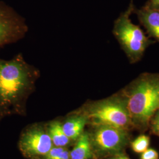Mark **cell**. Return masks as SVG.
I'll return each mask as SVG.
<instances>
[{
    "mask_svg": "<svg viewBox=\"0 0 159 159\" xmlns=\"http://www.w3.org/2000/svg\"><path fill=\"white\" fill-rule=\"evenodd\" d=\"M40 71L19 53L9 60L0 58V123L12 115L25 116L27 102L35 90Z\"/></svg>",
    "mask_w": 159,
    "mask_h": 159,
    "instance_id": "6da1fadb",
    "label": "cell"
},
{
    "mask_svg": "<svg viewBox=\"0 0 159 159\" xmlns=\"http://www.w3.org/2000/svg\"><path fill=\"white\" fill-rule=\"evenodd\" d=\"M121 90L133 129L144 133L148 130L150 120L159 109V73H142Z\"/></svg>",
    "mask_w": 159,
    "mask_h": 159,
    "instance_id": "7a4b0ae2",
    "label": "cell"
},
{
    "mask_svg": "<svg viewBox=\"0 0 159 159\" xmlns=\"http://www.w3.org/2000/svg\"><path fill=\"white\" fill-rule=\"evenodd\" d=\"M88 119V125H104L133 130L127 102L121 90L98 100H88L77 108Z\"/></svg>",
    "mask_w": 159,
    "mask_h": 159,
    "instance_id": "3957f363",
    "label": "cell"
},
{
    "mask_svg": "<svg viewBox=\"0 0 159 159\" xmlns=\"http://www.w3.org/2000/svg\"><path fill=\"white\" fill-rule=\"evenodd\" d=\"M134 8L133 0H131L127 10L115 20L112 30L130 64L140 61L148 48L156 43L132 22L130 16Z\"/></svg>",
    "mask_w": 159,
    "mask_h": 159,
    "instance_id": "277c9868",
    "label": "cell"
},
{
    "mask_svg": "<svg viewBox=\"0 0 159 159\" xmlns=\"http://www.w3.org/2000/svg\"><path fill=\"white\" fill-rule=\"evenodd\" d=\"M87 126L93 159H107L126 153L132 140L131 131L104 125Z\"/></svg>",
    "mask_w": 159,
    "mask_h": 159,
    "instance_id": "5b68a950",
    "label": "cell"
},
{
    "mask_svg": "<svg viewBox=\"0 0 159 159\" xmlns=\"http://www.w3.org/2000/svg\"><path fill=\"white\" fill-rule=\"evenodd\" d=\"M18 144L21 153L29 159L43 158L53 147L47 124L43 123L27 126L21 133Z\"/></svg>",
    "mask_w": 159,
    "mask_h": 159,
    "instance_id": "8992f818",
    "label": "cell"
},
{
    "mask_svg": "<svg viewBox=\"0 0 159 159\" xmlns=\"http://www.w3.org/2000/svg\"><path fill=\"white\" fill-rule=\"evenodd\" d=\"M28 30L23 18L0 3V48L23 39Z\"/></svg>",
    "mask_w": 159,
    "mask_h": 159,
    "instance_id": "52a82bcc",
    "label": "cell"
},
{
    "mask_svg": "<svg viewBox=\"0 0 159 159\" xmlns=\"http://www.w3.org/2000/svg\"><path fill=\"white\" fill-rule=\"evenodd\" d=\"M87 125V118L78 108L68 113L62 120L63 131L73 143L85 130Z\"/></svg>",
    "mask_w": 159,
    "mask_h": 159,
    "instance_id": "ba28073f",
    "label": "cell"
},
{
    "mask_svg": "<svg viewBox=\"0 0 159 159\" xmlns=\"http://www.w3.org/2000/svg\"><path fill=\"white\" fill-rule=\"evenodd\" d=\"M133 13L146 29L148 36L159 43V10L144 6L140 9L135 8Z\"/></svg>",
    "mask_w": 159,
    "mask_h": 159,
    "instance_id": "9c48e42d",
    "label": "cell"
},
{
    "mask_svg": "<svg viewBox=\"0 0 159 159\" xmlns=\"http://www.w3.org/2000/svg\"><path fill=\"white\" fill-rule=\"evenodd\" d=\"M46 124L53 146L69 148L74 144L64 133L62 127V120H53Z\"/></svg>",
    "mask_w": 159,
    "mask_h": 159,
    "instance_id": "30bf717a",
    "label": "cell"
},
{
    "mask_svg": "<svg viewBox=\"0 0 159 159\" xmlns=\"http://www.w3.org/2000/svg\"><path fill=\"white\" fill-rule=\"evenodd\" d=\"M73 145V149L70 150V159H94L87 130L84 131Z\"/></svg>",
    "mask_w": 159,
    "mask_h": 159,
    "instance_id": "8fae6325",
    "label": "cell"
},
{
    "mask_svg": "<svg viewBox=\"0 0 159 159\" xmlns=\"http://www.w3.org/2000/svg\"><path fill=\"white\" fill-rule=\"evenodd\" d=\"M150 144V137L145 134H142L133 140L130 144L132 150L137 153H142L148 149Z\"/></svg>",
    "mask_w": 159,
    "mask_h": 159,
    "instance_id": "7c38bea8",
    "label": "cell"
},
{
    "mask_svg": "<svg viewBox=\"0 0 159 159\" xmlns=\"http://www.w3.org/2000/svg\"><path fill=\"white\" fill-rule=\"evenodd\" d=\"M44 159H70V150L68 148L53 146L50 151L43 157Z\"/></svg>",
    "mask_w": 159,
    "mask_h": 159,
    "instance_id": "4fadbf2b",
    "label": "cell"
},
{
    "mask_svg": "<svg viewBox=\"0 0 159 159\" xmlns=\"http://www.w3.org/2000/svg\"><path fill=\"white\" fill-rule=\"evenodd\" d=\"M148 129L152 134L159 137V110L156 111L150 120Z\"/></svg>",
    "mask_w": 159,
    "mask_h": 159,
    "instance_id": "5bb4252c",
    "label": "cell"
},
{
    "mask_svg": "<svg viewBox=\"0 0 159 159\" xmlns=\"http://www.w3.org/2000/svg\"><path fill=\"white\" fill-rule=\"evenodd\" d=\"M140 159H159V153L153 148H148L141 153Z\"/></svg>",
    "mask_w": 159,
    "mask_h": 159,
    "instance_id": "9a60e30c",
    "label": "cell"
},
{
    "mask_svg": "<svg viewBox=\"0 0 159 159\" xmlns=\"http://www.w3.org/2000/svg\"><path fill=\"white\" fill-rule=\"evenodd\" d=\"M145 6L159 10V0H148Z\"/></svg>",
    "mask_w": 159,
    "mask_h": 159,
    "instance_id": "2e32d148",
    "label": "cell"
},
{
    "mask_svg": "<svg viewBox=\"0 0 159 159\" xmlns=\"http://www.w3.org/2000/svg\"><path fill=\"white\" fill-rule=\"evenodd\" d=\"M107 159H131L127 155L126 153H125L120 154L119 155H116L113 157H111Z\"/></svg>",
    "mask_w": 159,
    "mask_h": 159,
    "instance_id": "e0dca14e",
    "label": "cell"
},
{
    "mask_svg": "<svg viewBox=\"0 0 159 159\" xmlns=\"http://www.w3.org/2000/svg\"><path fill=\"white\" fill-rule=\"evenodd\" d=\"M43 159V158H41V157H39V158H36V159Z\"/></svg>",
    "mask_w": 159,
    "mask_h": 159,
    "instance_id": "ac0fdd59",
    "label": "cell"
},
{
    "mask_svg": "<svg viewBox=\"0 0 159 159\" xmlns=\"http://www.w3.org/2000/svg\"></svg>",
    "mask_w": 159,
    "mask_h": 159,
    "instance_id": "d6986e66",
    "label": "cell"
}]
</instances>
